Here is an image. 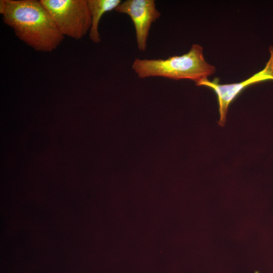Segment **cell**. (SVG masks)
<instances>
[{"label": "cell", "instance_id": "277c9868", "mask_svg": "<svg viewBox=\"0 0 273 273\" xmlns=\"http://www.w3.org/2000/svg\"><path fill=\"white\" fill-rule=\"evenodd\" d=\"M269 51L270 58L264 69L242 82L220 84L215 81H211L205 78L196 83L197 86H207L216 93L220 115L218 123L221 126H223L225 123L230 104L245 88L260 82L268 80H273V46H270Z\"/></svg>", "mask_w": 273, "mask_h": 273}, {"label": "cell", "instance_id": "3957f363", "mask_svg": "<svg viewBox=\"0 0 273 273\" xmlns=\"http://www.w3.org/2000/svg\"><path fill=\"white\" fill-rule=\"evenodd\" d=\"M65 36L80 39L90 30L87 0H40Z\"/></svg>", "mask_w": 273, "mask_h": 273}, {"label": "cell", "instance_id": "8992f818", "mask_svg": "<svg viewBox=\"0 0 273 273\" xmlns=\"http://www.w3.org/2000/svg\"><path fill=\"white\" fill-rule=\"evenodd\" d=\"M121 2L120 0H87L91 17L89 37L93 42L98 43L101 41L99 26L102 16L107 12L115 10Z\"/></svg>", "mask_w": 273, "mask_h": 273}, {"label": "cell", "instance_id": "7a4b0ae2", "mask_svg": "<svg viewBox=\"0 0 273 273\" xmlns=\"http://www.w3.org/2000/svg\"><path fill=\"white\" fill-rule=\"evenodd\" d=\"M132 69L141 78L162 77L174 80L190 79L195 83L207 78L215 71V67L205 59L203 47L193 44L190 51L181 56L166 59L136 58Z\"/></svg>", "mask_w": 273, "mask_h": 273}, {"label": "cell", "instance_id": "5b68a950", "mask_svg": "<svg viewBox=\"0 0 273 273\" xmlns=\"http://www.w3.org/2000/svg\"><path fill=\"white\" fill-rule=\"evenodd\" d=\"M115 11L130 17L134 24L138 48L145 51L151 25L161 16L155 1L126 0L121 2Z\"/></svg>", "mask_w": 273, "mask_h": 273}, {"label": "cell", "instance_id": "6da1fadb", "mask_svg": "<svg viewBox=\"0 0 273 273\" xmlns=\"http://www.w3.org/2000/svg\"><path fill=\"white\" fill-rule=\"evenodd\" d=\"M0 14L17 37L36 51L52 52L64 39L40 0H1Z\"/></svg>", "mask_w": 273, "mask_h": 273}]
</instances>
